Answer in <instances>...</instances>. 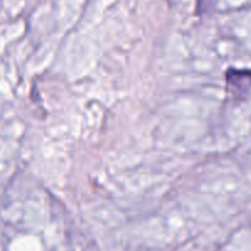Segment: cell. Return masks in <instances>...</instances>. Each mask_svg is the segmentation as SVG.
Wrapping results in <instances>:
<instances>
[{
    "label": "cell",
    "instance_id": "6da1fadb",
    "mask_svg": "<svg viewBox=\"0 0 251 251\" xmlns=\"http://www.w3.org/2000/svg\"><path fill=\"white\" fill-rule=\"evenodd\" d=\"M213 4V0H198V11L206 12L208 9H211Z\"/></svg>",
    "mask_w": 251,
    "mask_h": 251
}]
</instances>
